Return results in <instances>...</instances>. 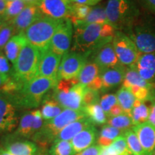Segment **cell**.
<instances>
[{"label":"cell","instance_id":"cell-1","mask_svg":"<svg viewBox=\"0 0 155 155\" xmlns=\"http://www.w3.org/2000/svg\"><path fill=\"white\" fill-rule=\"evenodd\" d=\"M71 51L86 54L90 57L98 48L111 42L116 30L109 23L75 25Z\"/></svg>","mask_w":155,"mask_h":155},{"label":"cell","instance_id":"cell-2","mask_svg":"<svg viewBox=\"0 0 155 155\" xmlns=\"http://www.w3.org/2000/svg\"><path fill=\"white\" fill-rule=\"evenodd\" d=\"M86 117L83 110L64 109L54 119L45 121L41 129L33 136L32 141L41 149H47L53 144L56 137L65 127L77 120Z\"/></svg>","mask_w":155,"mask_h":155},{"label":"cell","instance_id":"cell-3","mask_svg":"<svg viewBox=\"0 0 155 155\" xmlns=\"http://www.w3.org/2000/svg\"><path fill=\"white\" fill-rule=\"evenodd\" d=\"M58 81L50 78L37 76L26 83L19 91L15 93L22 110L38 108L45 97L57 86Z\"/></svg>","mask_w":155,"mask_h":155},{"label":"cell","instance_id":"cell-4","mask_svg":"<svg viewBox=\"0 0 155 155\" xmlns=\"http://www.w3.org/2000/svg\"><path fill=\"white\" fill-rule=\"evenodd\" d=\"M40 54L38 48L27 42L13 65L10 76L23 85L38 76Z\"/></svg>","mask_w":155,"mask_h":155},{"label":"cell","instance_id":"cell-5","mask_svg":"<svg viewBox=\"0 0 155 155\" xmlns=\"http://www.w3.org/2000/svg\"><path fill=\"white\" fill-rule=\"evenodd\" d=\"M106 13L108 23L120 31L131 30L139 12L133 0H108Z\"/></svg>","mask_w":155,"mask_h":155},{"label":"cell","instance_id":"cell-6","mask_svg":"<svg viewBox=\"0 0 155 155\" xmlns=\"http://www.w3.org/2000/svg\"><path fill=\"white\" fill-rule=\"evenodd\" d=\"M63 19L42 17L25 30L24 32L29 43L40 51L50 48L52 38L61 24Z\"/></svg>","mask_w":155,"mask_h":155},{"label":"cell","instance_id":"cell-7","mask_svg":"<svg viewBox=\"0 0 155 155\" xmlns=\"http://www.w3.org/2000/svg\"><path fill=\"white\" fill-rule=\"evenodd\" d=\"M22 111L14 94L0 90V136L16 130Z\"/></svg>","mask_w":155,"mask_h":155},{"label":"cell","instance_id":"cell-8","mask_svg":"<svg viewBox=\"0 0 155 155\" xmlns=\"http://www.w3.org/2000/svg\"><path fill=\"white\" fill-rule=\"evenodd\" d=\"M112 44L120 63L128 67L136 63L141 53L129 36L121 31L116 30Z\"/></svg>","mask_w":155,"mask_h":155},{"label":"cell","instance_id":"cell-9","mask_svg":"<svg viewBox=\"0 0 155 155\" xmlns=\"http://www.w3.org/2000/svg\"><path fill=\"white\" fill-rule=\"evenodd\" d=\"M86 88V86L79 83L69 89L59 90L55 88L49 95L64 109L83 110V95Z\"/></svg>","mask_w":155,"mask_h":155},{"label":"cell","instance_id":"cell-10","mask_svg":"<svg viewBox=\"0 0 155 155\" xmlns=\"http://www.w3.org/2000/svg\"><path fill=\"white\" fill-rule=\"evenodd\" d=\"M41 111L39 109L25 111L21 115L16 130L10 135L15 138L32 139L44 124Z\"/></svg>","mask_w":155,"mask_h":155},{"label":"cell","instance_id":"cell-11","mask_svg":"<svg viewBox=\"0 0 155 155\" xmlns=\"http://www.w3.org/2000/svg\"><path fill=\"white\" fill-rule=\"evenodd\" d=\"M86 54L68 51L63 56L58 70V81L61 79H71L77 78L81 71L88 61Z\"/></svg>","mask_w":155,"mask_h":155},{"label":"cell","instance_id":"cell-12","mask_svg":"<svg viewBox=\"0 0 155 155\" xmlns=\"http://www.w3.org/2000/svg\"><path fill=\"white\" fill-rule=\"evenodd\" d=\"M73 25L69 19L62 21L52 38L50 48L58 55L63 56L69 51L73 37Z\"/></svg>","mask_w":155,"mask_h":155},{"label":"cell","instance_id":"cell-13","mask_svg":"<svg viewBox=\"0 0 155 155\" xmlns=\"http://www.w3.org/2000/svg\"><path fill=\"white\" fill-rule=\"evenodd\" d=\"M33 3L42 16L55 19L68 18L72 5L68 0H35Z\"/></svg>","mask_w":155,"mask_h":155},{"label":"cell","instance_id":"cell-14","mask_svg":"<svg viewBox=\"0 0 155 155\" xmlns=\"http://www.w3.org/2000/svg\"><path fill=\"white\" fill-rule=\"evenodd\" d=\"M1 141V147L12 155H36L38 153V145L34 141L15 138L10 134L2 137Z\"/></svg>","mask_w":155,"mask_h":155},{"label":"cell","instance_id":"cell-15","mask_svg":"<svg viewBox=\"0 0 155 155\" xmlns=\"http://www.w3.org/2000/svg\"><path fill=\"white\" fill-rule=\"evenodd\" d=\"M40 52L38 76L50 78L58 81V70L62 56L54 53L50 48Z\"/></svg>","mask_w":155,"mask_h":155},{"label":"cell","instance_id":"cell-16","mask_svg":"<svg viewBox=\"0 0 155 155\" xmlns=\"http://www.w3.org/2000/svg\"><path fill=\"white\" fill-rule=\"evenodd\" d=\"M42 16L35 4L29 3L25 8L15 18L11 21L16 34L23 33L29 27Z\"/></svg>","mask_w":155,"mask_h":155},{"label":"cell","instance_id":"cell-17","mask_svg":"<svg viewBox=\"0 0 155 155\" xmlns=\"http://www.w3.org/2000/svg\"><path fill=\"white\" fill-rule=\"evenodd\" d=\"M132 129L138 137L144 155H152L155 151V127L149 121L134 126Z\"/></svg>","mask_w":155,"mask_h":155},{"label":"cell","instance_id":"cell-18","mask_svg":"<svg viewBox=\"0 0 155 155\" xmlns=\"http://www.w3.org/2000/svg\"><path fill=\"white\" fill-rule=\"evenodd\" d=\"M134 42L140 53H152L155 52V32L148 29L136 28L129 35Z\"/></svg>","mask_w":155,"mask_h":155},{"label":"cell","instance_id":"cell-19","mask_svg":"<svg viewBox=\"0 0 155 155\" xmlns=\"http://www.w3.org/2000/svg\"><path fill=\"white\" fill-rule=\"evenodd\" d=\"M90 58L98 65L100 70L116 66L120 63L112 42L98 48L91 55L88 59Z\"/></svg>","mask_w":155,"mask_h":155},{"label":"cell","instance_id":"cell-20","mask_svg":"<svg viewBox=\"0 0 155 155\" xmlns=\"http://www.w3.org/2000/svg\"><path fill=\"white\" fill-rule=\"evenodd\" d=\"M127 68L119 63L116 66L100 70L99 75L103 82L101 91H107L119 86L124 80Z\"/></svg>","mask_w":155,"mask_h":155},{"label":"cell","instance_id":"cell-21","mask_svg":"<svg viewBox=\"0 0 155 155\" xmlns=\"http://www.w3.org/2000/svg\"><path fill=\"white\" fill-rule=\"evenodd\" d=\"M98 137V131L94 125L84 129L71 140L73 150L75 153L80 152L94 145Z\"/></svg>","mask_w":155,"mask_h":155},{"label":"cell","instance_id":"cell-22","mask_svg":"<svg viewBox=\"0 0 155 155\" xmlns=\"http://www.w3.org/2000/svg\"><path fill=\"white\" fill-rule=\"evenodd\" d=\"M135 65L141 76L145 81L153 83L155 80V52L141 53Z\"/></svg>","mask_w":155,"mask_h":155},{"label":"cell","instance_id":"cell-23","mask_svg":"<svg viewBox=\"0 0 155 155\" xmlns=\"http://www.w3.org/2000/svg\"><path fill=\"white\" fill-rule=\"evenodd\" d=\"M26 36L24 32L15 35L9 40L4 48L3 52L8 61L14 65L19 55L23 46L28 42Z\"/></svg>","mask_w":155,"mask_h":155},{"label":"cell","instance_id":"cell-24","mask_svg":"<svg viewBox=\"0 0 155 155\" xmlns=\"http://www.w3.org/2000/svg\"><path fill=\"white\" fill-rule=\"evenodd\" d=\"M91 125H93L92 123L87 117L77 120L64 128L56 137L54 142L58 141H71L75 135Z\"/></svg>","mask_w":155,"mask_h":155},{"label":"cell","instance_id":"cell-25","mask_svg":"<svg viewBox=\"0 0 155 155\" xmlns=\"http://www.w3.org/2000/svg\"><path fill=\"white\" fill-rule=\"evenodd\" d=\"M131 86H137L144 88H152L155 86L153 83H150L145 81L139 74L135 64L127 68L124 80L123 81L122 86L129 88Z\"/></svg>","mask_w":155,"mask_h":155},{"label":"cell","instance_id":"cell-26","mask_svg":"<svg viewBox=\"0 0 155 155\" xmlns=\"http://www.w3.org/2000/svg\"><path fill=\"white\" fill-rule=\"evenodd\" d=\"M106 24L108 23L107 16L106 13V7L101 5H97L93 7L91 9L88 16L82 21H77L73 23V26L75 25H85L88 24Z\"/></svg>","mask_w":155,"mask_h":155},{"label":"cell","instance_id":"cell-27","mask_svg":"<svg viewBox=\"0 0 155 155\" xmlns=\"http://www.w3.org/2000/svg\"><path fill=\"white\" fill-rule=\"evenodd\" d=\"M41 108L42 116L45 121H49L58 116L64 108L50 96L49 94L45 97Z\"/></svg>","mask_w":155,"mask_h":155},{"label":"cell","instance_id":"cell-28","mask_svg":"<svg viewBox=\"0 0 155 155\" xmlns=\"http://www.w3.org/2000/svg\"><path fill=\"white\" fill-rule=\"evenodd\" d=\"M83 110L93 125H102L107 122V116L99 103L84 106Z\"/></svg>","mask_w":155,"mask_h":155},{"label":"cell","instance_id":"cell-29","mask_svg":"<svg viewBox=\"0 0 155 155\" xmlns=\"http://www.w3.org/2000/svg\"><path fill=\"white\" fill-rule=\"evenodd\" d=\"M99 72L100 68L98 65L94 61L88 60L77 78L79 83L87 86L99 75Z\"/></svg>","mask_w":155,"mask_h":155},{"label":"cell","instance_id":"cell-30","mask_svg":"<svg viewBox=\"0 0 155 155\" xmlns=\"http://www.w3.org/2000/svg\"><path fill=\"white\" fill-rule=\"evenodd\" d=\"M118 103L123 109L124 114L131 117V111L136 101V98L129 88L122 86L116 93Z\"/></svg>","mask_w":155,"mask_h":155},{"label":"cell","instance_id":"cell-31","mask_svg":"<svg viewBox=\"0 0 155 155\" xmlns=\"http://www.w3.org/2000/svg\"><path fill=\"white\" fill-rule=\"evenodd\" d=\"M150 111V108H149L144 102L136 99L131 114L133 125L136 126L148 121Z\"/></svg>","mask_w":155,"mask_h":155},{"label":"cell","instance_id":"cell-32","mask_svg":"<svg viewBox=\"0 0 155 155\" xmlns=\"http://www.w3.org/2000/svg\"><path fill=\"white\" fill-rule=\"evenodd\" d=\"M123 133V131L120 130L117 128L111 127L109 125H106L101 130L98 138L97 139V142L101 147H108L118 137H119Z\"/></svg>","mask_w":155,"mask_h":155},{"label":"cell","instance_id":"cell-33","mask_svg":"<svg viewBox=\"0 0 155 155\" xmlns=\"http://www.w3.org/2000/svg\"><path fill=\"white\" fill-rule=\"evenodd\" d=\"M29 3L25 0H14L7 2L5 14L4 15V22H11L25 8Z\"/></svg>","mask_w":155,"mask_h":155},{"label":"cell","instance_id":"cell-34","mask_svg":"<svg viewBox=\"0 0 155 155\" xmlns=\"http://www.w3.org/2000/svg\"><path fill=\"white\" fill-rule=\"evenodd\" d=\"M107 149L110 155H132L124 133L118 137L110 146L107 147Z\"/></svg>","mask_w":155,"mask_h":155},{"label":"cell","instance_id":"cell-35","mask_svg":"<svg viewBox=\"0 0 155 155\" xmlns=\"http://www.w3.org/2000/svg\"><path fill=\"white\" fill-rule=\"evenodd\" d=\"M124 135L132 155H144V150L140 144V141L132 128L124 131Z\"/></svg>","mask_w":155,"mask_h":155},{"label":"cell","instance_id":"cell-36","mask_svg":"<svg viewBox=\"0 0 155 155\" xmlns=\"http://www.w3.org/2000/svg\"><path fill=\"white\" fill-rule=\"evenodd\" d=\"M91 8L92 7L88 5L72 3L68 19H69L72 23L77 21H82L88 16Z\"/></svg>","mask_w":155,"mask_h":155},{"label":"cell","instance_id":"cell-37","mask_svg":"<svg viewBox=\"0 0 155 155\" xmlns=\"http://www.w3.org/2000/svg\"><path fill=\"white\" fill-rule=\"evenodd\" d=\"M136 99L141 101H155V86L152 88H144L137 86H131L129 88Z\"/></svg>","mask_w":155,"mask_h":155},{"label":"cell","instance_id":"cell-38","mask_svg":"<svg viewBox=\"0 0 155 155\" xmlns=\"http://www.w3.org/2000/svg\"><path fill=\"white\" fill-rule=\"evenodd\" d=\"M107 125L117 128L123 131L134 127L131 118L126 114H122L119 116L108 118L107 120Z\"/></svg>","mask_w":155,"mask_h":155},{"label":"cell","instance_id":"cell-39","mask_svg":"<svg viewBox=\"0 0 155 155\" xmlns=\"http://www.w3.org/2000/svg\"><path fill=\"white\" fill-rule=\"evenodd\" d=\"M49 155H73L75 154L71 141L54 142L48 151Z\"/></svg>","mask_w":155,"mask_h":155},{"label":"cell","instance_id":"cell-40","mask_svg":"<svg viewBox=\"0 0 155 155\" xmlns=\"http://www.w3.org/2000/svg\"><path fill=\"white\" fill-rule=\"evenodd\" d=\"M15 28L11 22H4L0 28V52H2L6 44L15 35Z\"/></svg>","mask_w":155,"mask_h":155},{"label":"cell","instance_id":"cell-41","mask_svg":"<svg viewBox=\"0 0 155 155\" xmlns=\"http://www.w3.org/2000/svg\"><path fill=\"white\" fill-rule=\"evenodd\" d=\"M99 104L101 108L105 112L106 116L109 113L110 110L114 107L116 104H118L117 98L115 94H107L104 95L101 98Z\"/></svg>","mask_w":155,"mask_h":155},{"label":"cell","instance_id":"cell-42","mask_svg":"<svg viewBox=\"0 0 155 155\" xmlns=\"http://www.w3.org/2000/svg\"><path fill=\"white\" fill-rule=\"evenodd\" d=\"M100 101L99 91H94L88 88H86L83 95V106H88L91 104H97Z\"/></svg>","mask_w":155,"mask_h":155},{"label":"cell","instance_id":"cell-43","mask_svg":"<svg viewBox=\"0 0 155 155\" xmlns=\"http://www.w3.org/2000/svg\"><path fill=\"white\" fill-rule=\"evenodd\" d=\"M12 68L9 63V61L4 52H0V74L3 76L9 78L11 75Z\"/></svg>","mask_w":155,"mask_h":155},{"label":"cell","instance_id":"cell-44","mask_svg":"<svg viewBox=\"0 0 155 155\" xmlns=\"http://www.w3.org/2000/svg\"><path fill=\"white\" fill-rule=\"evenodd\" d=\"M102 147L99 145H93L86 150L81 151L80 152L75 153L73 155H99L101 151Z\"/></svg>","mask_w":155,"mask_h":155},{"label":"cell","instance_id":"cell-45","mask_svg":"<svg viewBox=\"0 0 155 155\" xmlns=\"http://www.w3.org/2000/svg\"><path fill=\"white\" fill-rule=\"evenodd\" d=\"M86 87L90 89H92V90L98 91H101L103 88V82L101 80V78L100 77V75H98V77L96 78H95L94 80Z\"/></svg>","mask_w":155,"mask_h":155},{"label":"cell","instance_id":"cell-46","mask_svg":"<svg viewBox=\"0 0 155 155\" xmlns=\"http://www.w3.org/2000/svg\"><path fill=\"white\" fill-rule=\"evenodd\" d=\"M122 114H124V112L123 109H122V108L121 107V106H120L119 103H118L117 104H116V105L114 106L111 110H110L109 113H108L107 115V117L108 118L114 117V116L121 115Z\"/></svg>","mask_w":155,"mask_h":155},{"label":"cell","instance_id":"cell-47","mask_svg":"<svg viewBox=\"0 0 155 155\" xmlns=\"http://www.w3.org/2000/svg\"><path fill=\"white\" fill-rule=\"evenodd\" d=\"M68 1L72 3L80 4V5H85L91 7V6L96 5L102 0H68Z\"/></svg>","mask_w":155,"mask_h":155},{"label":"cell","instance_id":"cell-48","mask_svg":"<svg viewBox=\"0 0 155 155\" xmlns=\"http://www.w3.org/2000/svg\"><path fill=\"white\" fill-rule=\"evenodd\" d=\"M142 2L148 10L155 13V0H142Z\"/></svg>","mask_w":155,"mask_h":155},{"label":"cell","instance_id":"cell-49","mask_svg":"<svg viewBox=\"0 0 155 155\" xmlns=\"http://www.w3.org/2000/svg\"><path fill=\"white\" fill-rule=\"evenodd\" d=\"M148 121L155 127V101L153 102V104H152V106H151L150 107V111L148 118Z\"/></svg>","mask_w":155,"mask_h":155},{"label":"cell","instance_id":"cell-50","mask_svg":"<svg viewBox=\"0 0 155 155\" xmlns=\"http://www.w3.org/2000/svg\"><path fill=\"white\" fill-rule=\"evenodd\" d=\"M6 7H7V2L5 0H0V15L2 17L5 14Z\"/></svg>","mask_w":155,"mask_h":155},{"label":"cell","instance_id":"cell-51","mask_svg":"<svg viewBox=\"0 0 155 155\" xmlns=\"http://www.w3.org/2000/svg\"><path fill=\"white\" fill-rule=\"evenodd\" d=\"M7 79H8V78L5 77V76H3V75H2L0 74V90H1L4 84L6 83V81H7Z\"/></svg>","mask_w":155,"mask_h":155},{"label":"cell","instance_id":"cell-52","mask_svg":"<svg viewBox=\"0 0 155 155\" xmlns=\"http://www.w3.org/2000/svg\"><path fill=\"white\" fill-rule=\"evenodd\" d=\"M0 155H12L8 151H7L5 148L0 146Z\"/></svg>","mask_w":155,"mask_h":155},{"label":"cell","instance_id":"cell-53","mask_svg":"<svg viewBox=\"0 0 155 155\" xmlns=\"http://www.w3.org/2000/svg\"><path fill=\"white\" fill-rule=\"evenodd\" d=\"M99 155H110L109 153H108L107 147H102L101 151Z\"/></svg>","mask_w":155,"mask_h":155},{"label":"cell","instance_id":"cell-54","mask_svg":"<svg viewBox=\"0 0 155 155\" xmlns=\"http://www.w3.org/2000/svg\"><path fill=\"white\" fill-rule=\"evenodd\" d=\"M36 155H49L48 152L46 151V149H42L40 152H39Z\"/></svg>","mask_w":155,"mask_h":155},{"label":"cell","instance_id":"cell-55","mask_svg":"<svg viewBox=\"0 0 155 155\" xmlns=\"http://www.w3.org/2000/svg\"><path fill=\"white\" fill-rule=\"evenodd\" d=\"M25 1H26L28 3H32V2H34L35 0H25Z\"/></svg>","mask_w":155,"mask_h":155},{"label":"cell","instance_id":"cell-56","mask_svg":"<svg viewBox=\"0 0 155 155\" xmlns=\"http://www.w3.org/2000/svg\"><path fill=\"white\" fill-rule=\"evenodd\" d=\"M0 22H4V19L3 17L0 15Z\"/></svg>","mask_w":155,"mask_h":155},{"label":"cell","instance_id":"cell-57","mask_svg":"<svg viewBox=\"0 0 155 155\" xmlns=\"http://www.w3.org/2000/svg\"><path fill=\"white\" fill-rule=\"evenodd\" d=\"M2 24H3V22H0V28H1V27H2Z\"/></svg>","mask_w":155,"mask_h":155},{"label":"cell","instance_id":"cell-58","mask_svg":"<svg viewBox=\"0 0 155 155\" xmlns=\"http://www.w3.org/2000/svg\"><path fill=\"white\" fill-rule=\"evenodd\" d=\"M6 2H10V1H14V0H5Z\"/></svg>","mask_w":155,"mask_h":155},{"label":"cell","instance_id":"cell-59","mask_svg":"<svg viewBox=\"0 0 155 155\" xmlns=\"http://www.w3.org/2000/svg\"><path fill=\"white\" fill-rule=\"evenodd\" d=\"M152 155H155V151H154V152L153 153V154H152Z\"/></svg>","mask_w":155,"mask_h":155}]
</instances>
